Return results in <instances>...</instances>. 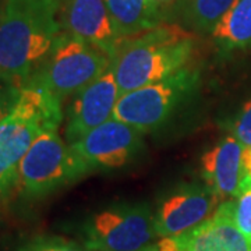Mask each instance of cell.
Masks as SVG:
<instances>
[{
	"label": "cell",
	"mask_w": 251,
	"mask_h": 251,
	"mask_svg": "<svg viewBox=\"0 0 251 251\" xmlns=\"http://www.w3.org/2000/svg\"><path fill=\"white\" fill-rule=\"evenodd\" d=\"M57 0H4L0 7V75L24 85L59 34Z\"/></svg>",
	"instance_id": "6da1fadb"
},
{
	"label": "cell",
	"mask_w": 251,
	"mask_h": 251,
	"mask_svg": "<svg viewBox=\"0 0 251 251\" xmlns=\"http://www.w3.org/2000/svg\"><path fill=\"white\" fill-rule=\"evenodd\" d=\"M193 35L177 25H158L120 41L112 57L120 94L165 80L190 67Z\"/></svg>",
	"instance_id": "7a4b0ae2"
},
{
	"label": "cell",
	"mask_w": 251,
	"mask_h": 251,
	"mask_svg": "<svg viewBox=\"0 0 251 251\" xmlns=\"http://www.w3.org/2000/svg\"><path fill=\"white\" fill-rule=\"evenodd\" d=\"M62 100L34 85H24L16 105L0 120V200L17 188L18 168L36 138L62 125Z\"/></svg>",
	"instance_id": "3957f363"
},
{
	"label": "cell",
	"mask_w": 251,
	"mask_h": 251,
	"mask_svg": "<svg viewBox=\"0 0 251 251\" xmlns=\"http://www.w3.org/2000/svg\"><path fill=\"white\" fill-rule=\"evenodd\" d=\"M110 66L112 59L105 52L62 31L50 53L24 85L42 88L63 102L108 72Z\"/></svg>",
	"instance_id": "277c9868"
},
{
	"label": "cell",
	"mask_w": 251,
	"mask_h": 251,
	"mask_svg": "<svg viewBox=\"0 0 251 251\" xmlns=\"http://www.w3.org/2000/svg\"><path fill=\"white\" fill-rule=\"evenodd\" d=\"M91 169L57 130L39 135L18 168L17 190L27 198H42L88 175Z\"/></svg>",
	"instance_id": "5b68a950"
},
{
	"label": "cell",
	"mask_w": 251,
	"mask_h": 251,
	"mask_svg": "<svg viewBox=\"0 0 251 251\" xmlns=\"http://www.w3.org/2000/svg\"><path fill=\"white\" fill-rule=\"evenodd\" d=\"M198 84L200 74L190 66L165 80L120 95L113 117L144 134L151 133L169 120Z\"/></svg>",
	"instance_id": "8992f818"
},
{
	"label": "cell",
	"mask_w": 251,
	"mask_h": 251,
	"mask_svg": "<svg viewBox=\"0 0 251 251\" xmlns=\"http://www.w3.org/2000/svg\"><path fill=\"white\" fill-rule=\"evenodd\" d=\"M84 233L91 251H138L156 237L155 214L145 204L112 206L92 216Z\"/></svg>",
	"instance_id": "52a82bcc"
},
{
	"label": "cell",
	"mask_w": 251,
	"mask_h": 251,
	"mask_svg": "<svg viewBox=\"0 0 251 251\" xmlns=\"http://www.w3.org/2000/svg\"><path fill=\"white\" fill-rule=\"evenodd\" d=\"M144 133L112 117L72 144L73 150L92 171L123 168L144 145Z\"/></svg>",
	"instance_id": "ba28073f"
},
{
	"label": "cell",
	"mask_w": 251,
	"mask_h": 251,
	"mask_svg": "<svg viewBox=\"0 0 251 251\" xmlns=\"http://www.w3.org/2000/svg\"><path fill=\"white\" fill-rule=\"evenodd\" d=\"M221 200L206 184H183L162 200L155 212L158 237L180 236L196 229L215 214Z\"/></svg>",
	"instance_id": "9c48e42d"
},
{
	"label": "cell",
	"mask_w": 251,
	"mask_h": 251,
	"mask_svg": "<svg viewBox=\"0 0 251 251\" xmlns=\"http://www.w3.org/2000/svg\"><path fill=\"white\" fill-rule=\"evenodd\" d=\"M120 95L112 69L78 91L72 98L67 110L66 141L69 144L75 143L82 135L110 120Z\"/></svg>",
	"instance_id": "30bf717a"
},
{
	"label": "cell",
	"mask_w": 251,
	"mask_h": 251,
	"mask_svg": "<svg viewBox=\"0 0 251 251\" xmlns=\"http://www.w3.org/2000/svg\"><path fill=\"white\" fill-rule=\"evenodd\" d=\"M59 21L62 31L98 48L110 59L122 41L105 0H64Z\"/></svg>",
	"instance_id": "8fae6325"
},
{
	"label": "cell",
	"mask_w": 251,
	"mask_h": 251,
	"mask_svg": "<svg viewBox=\"0 0 251 251\" xmlns=\"http://www.w3.org/2000/svg\"><path fill=\"white\" fill-rule=\"evenodd\" d=\"M244 147L234 135H227L201 156V173L205 184L221 202L236 198L246 180L243 166Z\"/></svg>",
	"instance_id": "7c38bea8"
},
{
	"label": "cell",
	"mask_w": 251,
	"mask_h": 251,
	"mask_svg": "<svg viewBox=\"0 0 251 251\" xmlns=\"http://www.w3.org/2000/svg\"><path fill=\"white\" fill-rule=\"evenodd\" d=\"M233 211V200L224 201L208 221L177 236L181 251H251V244L234 222Z\"/></svg>",
	"instance_id": "4fadbf2b"
},
{
	"label": "cell",
	"mask_w": 251,
	"mask_h": 251,
	"mask_svg": "<svg viewBox=\"0 0 251 251\" xmlns=\"http://www.w3.org/2000/svg\"><path fill=\"white\" fill-rule=\"evenodd\" d=\"M215 45L224 53L251 46V0H236L212 32Z\"/></svg>",
	"instance_id": "5bb4252c"
},
{
	"label": "cell",
	"mask_w": 251,
	"mask_h": 251,
	"mask_svg": "<svg viewBox=\"0 0 251 251\" xmlns=\"http://www.w3.org/2000/svg\"><path fill=\"white\" fill-rule=\"evenodd\" d=\"M120 39L138 35L161 25L150 0H105Z\"/></svg>",
	"instance_id": "9a60e30c"
},
{
	"label": "cell",
	"mask_w": 251,
	"mask_h": 251,
	"mask_svg": "<svg viewBox=\"0 0 251 251\" xmlns=\"http://www.w3.org/2000/svg\"><path fill=\"white\" fill-rule=\"evenodd\" d=\"M236 0H181L183 16L190 27L212 32L218 23L232 9Z\"/></svg>",
	"instance_id": "2e32d148"
},
{
	"label": "cell",
	"mask_w": 251,
	"mask_h": 251,
	"mask_svg": "<svg viewBox=\"0 0 251 251\" xmlns=\"http://www.w3.org/2000/svg\"><path fill=\"white\" fill-rule=\"evenodd\" d=\"M234 222L251 244V181L244 180L240 194L233 200Z\"/></svg>",
	"instance_id": "e0dca14e"
},
{
	"label": "cell",
	"mask_w": 251,
	"mask_h": 251,
	"mask_svg": "<svg viewBox=\"0 0 251 251\" xmlns=\"http://www.w3.org/2000/svg\"><path fill=\"white\" fill-rule=\"evenodd\" d=\"M18 251H91L78 243L56 237V236H39L24 243Z\"/></svg>",
	"instance_id": "ac0fdd59"
},
{
	"label": "cell",
	"mask_w": 251,
	"mask_h": 251,
	"mask_svg": "<svg viewBox=\"0 0 251 251\" xmlns=\"http://www.w3.org/2000/svg\"><path fill=\"white\" fill-rule=\"evenodd\" d=\"M24 85L0 75V120L16 105Z\"/></svg>",
	"instance_id": "d6986e66"
},
{
	"label": "cell",
	"mask_w": 251,
	"mask_h": 251,
	"mask_svg": "<svg viewBox=\"0 0 251 251\" xmlns=\"http://www.w3.org/2000/svg\"><path fill=\"white\" fill-rule=\"evenodd\" d=\"M232 135H234L244 148L251 147V100L244 105L242 112L232 127Z\"/></svg>",
	"instance_id": "ffe728a7"
},
{
	"label": "cell",
	"mask_w": 251,
	"mask_h": 251,
	"mask_svg": "<svg viewBox=\"0 0 251 251\" xmlns=\"http://www.w3.org/2000/svg\"><path fill=\"white\" fill-rule=\"evenodd\" d=\"M179 1H181V0H150L155 14L158 16L161 21H163L165 16H168L172 7H175Z\"/></svg>",
	"instance_id": "44dd1931"
},
{
	"label": "cell",
	"mask_w": 251,
	"mask_h": 251,
	"mask_svg": "<svg viewBox=\"0 0 251 251\" xmlns=\"http://www.w3.org/2000/svg\"><path fill=\"white\" fill-rule=\"evenodd\" d=\"M243 166H244L246 179L251 181V147L244 148V152H243Z\"/></svg>",
	"instance_id": "7402d4cb"
},
{
	"label": "cell",
	"mask_w": 251,
	"mask_h": 251,
	"mask_svg": "<svg viewBox=\"0 0 251 251\" xmlns=\"http://www.w3.org/2000/svg\"><path fill=\"white\" fill-rule=\"evenodd\" d=\"M138 251H159L158 250V247L155 246V244H150V246H147V247H144L141 250Z\"/></svg>",
	"instance_id": "603a6c76"
}]
</instances>
